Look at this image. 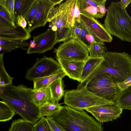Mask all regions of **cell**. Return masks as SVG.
I'll return each instance as SVG.
<instances>
[{
	"label": "cell",
	"mask_w": 131,
	"mask_h": 131,
	"mask_svg": "<svg viewBox=\"0 0 131 131\" xmlns=\"http://www.w3.org/2000/svg\"><path fill=\"white\" fill-rule=\"evenodd\" d=\"M32 89L23 85L0 87V98L23 119L35 124L40 117L39 108L32 101Z\"/></svg>",
	"instance_id": "cell-1"
},
{
	"label": "cell",
	"mask_w": 131,
	"mask_h": 131,
	"mask_svg": "<svg viewBox=\"0 0 131 131\" xmlns=\"http://www.w3.org/2000/svg\"><path fill=\"white\" fill-rule=\"evenodd\" d=\"M51 117L66 131H103L101 123L86 112L67 106H63L59 113Z\"/></svg>",
	"instance_id": "cell-2"
},
{
	"label": "cell",
	"mask_w": 131,
	"mask_h": 131,
	"mask_svg": "<svg viewBox=\"0 0 131 131\" xmlns=\"http://www.w3.org/2000/svg\"><path fill=\"white\" fill-rule=\"evenodd\" d=\"M103 25L111 35L131 42V17L119 2H112L107 9Z\"/></svg>",
	"instance_id": "cell-3"
},
{
	"label": "cell",
	"mask_w": 131,
	"mask_h": 131,
	"mask_svg": "<svg viewBox=\"0 0 131 131\" xmlns=\"http://www.w3.org/2000/svg\"><path fill=\"white\" fill-rule=\"evenodd\" d=\"M103 57L101 66L93 78L99 74H107L119 83L131 75V56L128 53L106 51Z\"/></svg>",
	"instance_id": "cell-4"
},
{
	"label": "cell",
	"mask_w": 131,
	"mask_h": 131,
	"mask_svg": "<svg viewBox=\"0 0 131 131\" xmlns=\"http://www.w3.org/2000/svg\"><path fill=\"white\" fill-rule=\"evenodd\" d=\"M63 97L64 104L78 110H85L96 106L115 103L96 95L88 89L87 84L77 86L76 89L65 91Z\"/></svg>",
	"instance_id": "cell-5"
},
{
	"label": "cell",
	"mask_w": 131,
	"mask_h": 131,
	"mask_svg": "<svg viewBox=\"0 0 131 131\" xmlns=\"http://www.w3.org/2000/svg\"><path fill=\"white\" fill-rule=\"evenodd\" d=\"M86 84L88 89L96 95L114 102L121 91L113 78L106 73L96 75Z\"/></svg>",
	"instance_id": "cell-6"
},
{
	"label": "cell",
	"mask_w": 131,
	"mask_h": 131,
	"mask_svg": "<svg viewBox=\"0 0 131 131\" xmlns=\"http://www.w3.org/2000/svg\"><path fill=\"white\" fill-rule=\"evenodd\" d=\"M49 27L55 32L57 43L72 38V29L68 24L67 16L61 3L53 7L49 14Z\"/></svg>",
	"instance_id": "cell-7"
},
{
	"label": "cell",
	"mask_w": 131,
	"mask_h": 131,
	"mask_svg": "<svg viewBox=\"0 0 131 131\" xmlns=\"http://www.w3.org/2000/svg\"><path fill=\"white\" fill-rule=\"evenodd\" d=\"M56 58L64 60L86 61L89 58L87 49L75 39L72 38L64 41L55 48Z\"/></svg>",
	"instance_id": "cell-8"
},
{
	"label": "cell",
	"mask_w": 131,
	"mask_h": 131,
	"mask_svg": "<svg viewBox=\"0 0 131 131\" xmlns=\"http://www.w3.org/2000/svg\"><path fill=\"white\" fill-rule=\"evenodd\" d=\"M62 70L59 62L53 58L45 56L37 59L35 63L27 71V80L33 81L53 74Z\"/></svg>",
	"instance_id": "cell-9"
},
{
	"label": "cell",
	"mask_w": 131,
	"mask_h": 131,
	"mask_svg": "<svg viewBox=\"0 0 131 131\" xmlns=\"http://www.w3.org/2000/svg\"><path fill=\"white\" fill-rule=\"evenodd\" d=\"M81 22L92 34L95 40L102 43L111 42L112 35L106 30L103 25L97 19L83 12H80Z\"/></svg>",
	"instance_id": "cell-10"
},
{
	"label": "cell",
	"mask_w": 131,
	"mask_h": 131,
	"mask_svg": "<svg viewBox=\"0 0 131 131\" xmlns=\"http://www.w3.org/2000/svg\"><path fill=\"white\" fill-rule=\"evenodd\" d=\"M57 43L55 32L50 28L43 33L33 36L27 53L28 54L44 53L52 49Z\"/></svg>",
	"instance_id": "cell-11"
},
{
	"label": "cell",
	"mask_w": 131,
	"mask_h": 131,
	"mask_svg": "<svg viewBox=\"0 0 131 131\" xmlns=\"http://www.w3.org/2000/svg\"><path fill=\"white\" fill-rule=\"evenodd\" d=\"M123 110L115 103L96 106L85 110L91 113L98 122L103 123L112 121L119 117Z\"/></svg>",
	"instance_id": "cell-12"
},
{
	"label": "cell",
	"mask_w": 131,
	"mask_h": 131,
	"mask_svg": "<svg viewBox=\"0 0 131 131\" xmlns=\"http://www.w3.org/2000/svg\"><path fill=\"white\" fill-rule=\"evenodd\" d=\"M57 5L51 0H38V6L36 13L31 27L28 29L30 33L35 29L44 26L48 22L49 12Z\"/></svg>",
	"instance_id": "cell-13"
},
{
	"label": "cell",
	"mask_w": 131,
	"mask_h": 131,
	"mask_svg": "<svg viewBox=\"0 0 131 131\" xmlns=\"http://www.w3.org/2000/svg\"><path fill=\"white\" fill-rule=\"evenodd\" d=\"M56 59L66 75L70 79L77 80L80 83L86 61Z\"/></svg>",
	"instance_id": "cell-14"
},
{
	"label": "cell",
	"mask_w": 131,
	"mask_h": 131,
	"mask_svg": "<svg viewBox=\"0 0 131 131\" xmlns=\"http://www.w3.org/2000/svg\"><path fill=\"white\" fill-rule=\"evenodd\" d=\"M31 37V35L26 28L17 25L9 27L0 26V39L25 41Z\"/></svg>",
	"instance_id": "cell-15"
},
{
	"label": "cell",
	"mask_w": 131,
	"mask_h": 131,
	"mask_svg": "<svg viewBox=\"0 0 131 131\" xmlns=\"http://www.w3.org/2000/svg\"><path fill=\"white\" fill-rule=\"evenodd\" d=\"M103 60L100 58H89L86 61L83 68L80 83L77 86L85 85L93 78L100 67Z\"/></svg>",
	"instance_id": "cell-16"
},
{
	"label": "cell",
	"mask_w": 131,
	"mask_h": 131,
	"mask_svg": "<svg viewBox=\"0 0 131 131\" xmlns=\"http://www.w3.org/2000/svg\"><path fill=\"white\" fill-rule=\"evenodd\" d=\"M80 0H67L62 3L67 16L69 27L72 29L75 20L80 22Z\"/></svg>",
	"instance_id": "cell-17"
},
{
	"label": "cell",
	"mask_w": 131,
	"mask_h": 131,
	"mask_svg": "<svg viewBox=\"0 0 131 131\" xmlns=\"http://www.w3.org/2000/svg\"><path fill=\"white\" fill-rule=\"evenodd\" d=\"M30 95L33 103L38 108L51 102V94L49 86L38 90L32 89Z\"/></svg>",
	"instance_id": "cell-18"
},
{
	"label": "cell",
	"mask_w": 131,
	"mask_h": 131,
	"mask_svg": "<svg viewBox=\"0 0 131 131\" xmlns=\"http://www.w3.org/2000/svg\"><path fill=\"white\" fill-rule=\"evenodd\" d=\"M36 0H15L14 12L16 18L18 15H21L27 20Z\"/></svg>",
	"instance_id": "cell-19"
},
{
	"label": "cell",
	"mask_w": 131,
	"mask_h": 131,
	"mask_svg": "<svg viewBox=\"0 0 131 131\" xmlns=\"http://www.w3.org/2000/svg\"><path fill=\"white\" fill-rule=\"evenodd\" d=\"M66 74L61 70L51 75L33 81V90H36L48 86L55 81L62 79L66 76Z\"/></svg>",
	"instance_id": "cell-20"
},
{
	"label": "cell",
	"mask_w": 131,
	"mask_h": 131,
	"mask_svg": "<svg viewBox=\"0 0 131 131\" xmlns=\"http://www.w3.org/2000/svg\"><path fill=\"white\" fill-rule=\"evenodd\" d=\"M49 86L51 93V102L59 103V100L63 96L65 92L63 81L62 79H58L53 82Z\"/></svg>",
	"instance_id": "cell-21"
},
{
	"label": "cell",
	"mask_w": 131,
	"mask_h": 131,
	"mask_svg": "<svg viewBox=\"0 0 131 131\" xmlns=\"http://www.w3.org/2000/svg\"><path fill=\"white\" fill-rule=\"evenodd\" d=\"M63 107L59 103H47L39 107L40 117H52L59 113Z\"/></svg>",
	"instance_id": "cell-22"
},
{
	"label": "cell",
	"mask_w": 131,
	"mask_h": 131,
	"mask_svg": "<svg viewBox=\"0 0 131 131\" xmlns=\"http://www.w3.org/2000/svg\"><path fill=\"white\" fill-rule=\"evenodd\" d=\"M115 103L123 109L131 110V85L121 91Z\"/></svg>",
	"instance_id": "cell-23"
},
{
	"label": "cell",
	"mask_w": 131,
	"mask_h": 131,
	"mask_svg": "<svg viewBox=\"0 0 131 131\" xmlns=\"http://www.w3.org/2000/svg\"><path fill=\"white\" fill-rule=\"evenodd\" d=\"M30 44L23 40H6L0 39V47L1 50L4 51H11L17 48H22L29 47Z\"/></svg>",
	"instance_id": "cell-24"
},
{
	"label": "cell",
	"mask_w": 131,
	"mask_h": 131,
	"mask_svg": "<svg viewBox=\"0 0 131 131\" xmlns=\"http://www.w3.org/2000/svg\"><path fill=\"white\" fill-rule=\"evenodd\" d=\"M34 124L23 119L13 121L9 131H33Z\"/></svg>",
	"instance_id": "cell-25"
},
{
	"label": "cell",
	"mask_w": 131,
	"mask_h": 131,
	"mask_svg": "<svg viewBox=\"0 0 131 131\" xmlns=\"http://www.w3.org/2000/svg\"><path fill=\"white\" fill-rule=\"evenodd\" d=\"M88 50L89 58H100L103 57L107 50V48L105 44L95 41L92 43Z\"/></svg>",
	"instance_id": "cell-26"
},
{
	"label": "cell",
	"mask_w": 131,
	"mask_h": 131,
	"mask_svg": "<svg viewBox=\"0 0 131 131\" xmlns=\"http://www.w3.org/2000/svg\"><path fill=\"white\" fill-rule=\"evenodd\" d=\"M4 52L0 54V87H4L12 84L13 78L7 72L4 67L3 57Z\"/></svg>",
	"instance_id": "cell-27"
},
{
	"label": "cell",
	"mask_w": 131,
	"mask_h": 131,
	"mask_svg": "<svg viewBox=\"0 0 131 131\" xmlns=\"http://www.w3.org/2000/svg\"><path fill=\"white\" fill-rule=\"evenodd\" d=\"M80 27V42L88 50L92 43L96 40L92 34L81 21Z\"/></svg>",
	"instance_id": "cell-28"
},
{
	"label": "cell",
	"mask_w": 131,
	"mask_h": 131,
	"mask_svg": "<svg viewBox=\"0 0 131 131\" xmlns=\"http://www.w3.org/2000/svg\"><path fill=\"white\" fill-rule=\"evenodd\" d=\"M15 112L5 102L0 101V121L4 122L11 119Z\"/></svg>",
	"instance_id": "cell-29"
},
{
	"label": "cell",
	"mask_w": 131,
	"mask_h": 131,
	"mask_svg": "<svg viewBox=\"0 0 131 131\" xmlns=\"http://www.w3.org/2000/svg\"><path fill=\"white\" fill-rule=\"evenodd\" d=\"M106 0H80V6H92L98 7L100 13L104 16L107 9L105 6Z\"/></svg>",
	"instance_id": "cell-30"
},
{
	"label": "cell",
	"mask_w": 131,
	"mask_h": 131,
	"mask_svg": "<svg viewBox=\"0 0 131 131\" xmlns=\"http://www.w3.org/2000/svg\"><path fill=\"white\" fill-rule=\"evenodd\" d=\"M80 12L85 13L95 19L102 18L104 16L100 12L99 8L92 6H80Z\"/></svg>",
	"instance_id": "cell-31"
},
{
	"label": "cell",
	"mask_w": 131,
	"mask_h": 131,
	"mask_svg": "<svg viewBox=\"0 0 131 131\" xmlns=\"http://www.w3.org/2000/svg\"><path fill=\"white\" fill-rule=\"evenodd\" d=\"M15 0H0V5L3 7L10 16L16 21L14 12Z\"/></svg>",
	"instance_id": "cell-32"
},
{
	"label": "cell",
	"mask_w": 131,
	"mask_h": 131,
	"mask_svg": "<svg viewBox=\"0 0 131 131\" xmlns=\"http://www.w3.org/2000/svg\"><path fill=\"white\" fill-rule=\"evenodd\" d=\"M33 131H52L48 122L45 117H41L34 124Z\"/></svg>",
	"instance_id": "cell-33"
},
{
	"label": "cell",
	"mask_w": 131,
	"mask_h": 131,
	"mask_svg": "<svg viewBox=\"0 0 131 131\" xmlns=\"http://www.w3.org/2000/svg\"><path fill=\"white\" fill-rule=\"evenodd\" d=\"M38 6V0H36L34 3L26 20L28 25V29L29 28L31 25L36 13Z\"/></svg>",
	"instance_id": "cell-34"
},
{
	"label": "cell",
	"mask_w": 131,
	"mask_h": 131,
	"mask_svg": "<svg viewBox=\"0 0 131 131\" xmlns=\"http://www.w3.org/2000/svg\"><path fill=\"white\" fill-rule=\"evenodd\" d=\"M80 23L75 20L74 25L72 28V38L80 41V36L81 31Z\"/></svg>",
	"instance_id": "cell-35"
},
{
	"label": "cell",
	"mask_w": 131,
	"mask_h": 131,
	"mask_svg": "<svg viewBox=\"0 0 131 131\" xmlns=\"http://www.w3.org/2000/svg\"><path fill=\"white\" fill-rule=\"evenodd\" d=\"M46 118L52 131H66L62 126L52 117H47Z\"/></svg>",
	"instance_id": "cell-36"
},
{
	"label": "cell",
	"mask_w": 131,
	"mask_h": 131,
	"mask_svg": "<svg viewBox=\"0 0 131 131\" xmlns=\"http://www.w3.org/2000/svg\"><path fill=\"white\" fill-rule=\"evenodd\" d=\"M0 16L12 23L15 24V21L9 13L2 6L0 5Z\"/></svg>",
	"instance_id": "cell-37"
},
{
	"label": "cell",
	"mask_w": 131,
	"mask_h": 131,
	"mask_svg": "<svg viewBox=\"0 0 131 131\" xmlns=\"http://www.w3.org/2000/svg\"><path fill=\"white\" fill-rule=\"evenodd\" d=\"M118 86L121 90H123L131 85V75L124 82L117 83Z\"/></svg>",
	"instance_id": "cell-38"
},
{
	"label": "cell",
	"mask_w": 131,
	"mask_h": 131,
	"mask_svg": "<svg viewBox=\"0 0 131 131\" xmlns=\"http://www.w3.org/2000/svg\"><path fill=\"white\" fill-rule=\"evenodd\" d=\"M26 19L22 16L18 15L16 18V24L17 25L23 28H26L27 25V22Z\"/></svg>",
	"instance_id": "cell-39"
},
{
	"label": "cell",
	"mask_w": 131,
	"mask_h": 131,
	"mask_svg": "<svg viewBox=\"0 0 131 131\" xmlns=\"http://www.w3.org/2000/svg\"><path fill=\"white\" fill-rule=\"evenodd\" d=\"M0 26L4 27H9L15 26V24L12 23L0 16Z\"/></svg>",
	"instance_id": "cell-40"
},
{
	"label": "cell",
	"mask_w": 131,
	"mask_h": 131,
	"mask_svg": "<svg viewBox=\"0 0 131 131\" xmlns=\"http://www.w3.org/2000/svg\"><path fill=\"white\" fill-rule=\"evenodd\" d=\"M119 2L123 8L126 9L131 3V0H121L119 1Z\"/></svg>",
	"instance_id": "cell-41"
}]
</instances>
